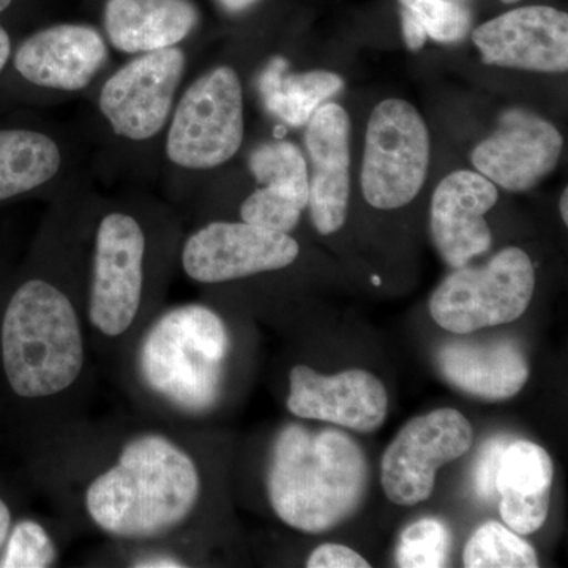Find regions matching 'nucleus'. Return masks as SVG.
I'll return each instance as SVG.
<instances>
[{
	"instance_id": "1",
	"label": "nucleus",
	"mask_w": 568,
	"mask_h": 568,
	"mask_svg": "<svg viewBox=\"0 0 568 568\" xmlns=\"http://www.w3.org/2000/svg\"><path fill=\"white\" fill-rule=\"evenodd\" d=\"M207 428L136 413L85 416L29 446L32 476L74 537L212 541L216 459Z\"/></svg>"
},
{
	"instance_id": "2",
	"label": "nucleus",
	"mask_w": 568,
	"mask_h": 568,
	"mask_svg": "<svg viewBox=\"0 0 568 568\" xmlns=\"http://www.w3.org/2000/svg\"><path fill=\"white\" fill-rule=\"evenodd\" d=\"M91 179L50 203L24 274L0 316V369L29 446L89 416L95 358L85 324Z\"/></svg>"
},
{
	"instance_id": "3",
	"label": "nucleus",
	"mask_w": 568,
	"mask_h": 568,
	"mask_svg": "<svg viewBox=\"0 0 568 568\" xmlns=\"http://www.w3.org/2000/svg\"><path fill=\"white\" fill-rule=\"evenodd\" d=\"M181 211L142 189L97 194L89 233L85 324L95 364L112 368L166 304L179 271Z\"/></svg>"
},
{
	"instance_id": "4",
	"label": "nucleus",
	"mask_w": 568,
	"mask_h": 568,
	"mask_svg": "<svg viewBox=\"0 0 568 568\" xmlns=\"http://www.w3.org/2000/svg\"><path fill=\"white\" fill-rule=\"evenodd\" d=\"M237 334L209 301L164 304L123 351L111 377L133 413L209 428L234 390Z\"/></svg>"
},
{
	"instance_id": "5",
	"label": "nucleus",
	"mask_w": 568,
	"mask_h": 568,
	"mask_svg": "<svg viewBox=\"0 0 568 568\" xmlns=\"http://www.w3.org/2000/svg\"><path fill=\"white\" fill-rule=\"evenodd\" d=\"M368 481L364 450L345 433L286 424L268 440L265 504L287 528L304 534L338 528L364 504Z\"/></svg>"
},
{
	"instance_id": "6",
	"label": "nucleus",
	"mask_w": 568,
	"mask_h": 568,
	"mask_svg": "<svg viewBox=\"0 0 568 568\" xmlns=\"http://www.w3.org/2000/svg\"><path fill=\"white\" fill-rule=\"evenodd\" d=\"M186 69L189 55L181 44L133 55L97 82L91 91L97 173L142 182L159 175L164 134Z\"/></svg>"
},
{
	"instance_id": "7",
	"label": "nucleus",
	"mask_w": 568,
	"mask_h": 568,
	"mask_svg": "<svg viewBox=\"0 0 568 568\" xmlns=\"http://www.w3.org/2000/svg\"><path fill=\"white\" fill-rule=\"evenodd\" d=\"M245 140L244 85L230 65L213 67L182 89L162 149L170 203L181 209L186 186L241 152Z\"/></svg>"
},
{
	"instance_id": "8",
	"label": "nucleus",
	"mask_w": 568,
	"mask_h": 568,
	"mask_svg": "<svg viewBox=\"0 0 568 568\" xmlns=\"http://www.w3.org/2000/svg\"><path fill=\"white\" fill-rule=\"evenodd\" d=\"M536 290L528 254L508 246L480 267H459L433 293L429 315L444 331L473 334L525 315Z\"/></svg>"
},
{
	"instance_id": "9",
	"label": "nucleus",
	"mask_w": 568,
	"mask_h": 568,
	"mask_svg": "<svg viewBox=\"0 0 568 568\" xmlns=\"http://www.w3.org/2000/svg\"><path fill=\"white\" fill-rule=\"evenodd\" d=\"M298 254L301 245L291 234L241 220H209L183 234L178 272L213 291L282 272Z\"/></svg>"
},
{
	"instance_id": "10",
	"label": "nucleus",
	"mask_w": 568,
	"mask_h": 568,
	"mask_svg": "<svg viewBox=\"0 0 568 568\" xmlns=\"http://www.w3.org/2000/svg\"><path fill=\"white\" fill-rule=\"evenodd\" d=\"M429 164V134L424 119L405 100L377 104L366 126L362 190L381 211L409 204L420 192Z\"/></svg>"
},
{
	"instance_id": "11",
	"label": "nucleus",
	"mask_w": 568,
	"mask_h": 568,
	"mask_svg": "<svg viewBox=\"0 0 568 568\" xmlns=\"http://www.w3.org/2000/svg\"><path fill=\"white\" fill-rule=\"evenodd\" d=\"M10 63L24 84L54 104L91 92L110 71L111 50L95 26L61 22L26 37Z\"/></svg>"
},
{
	"instance_id": "12",
	"label": "nucleus",
	"mask_w": 568,
	"mask_h": 568,
	"mask_svg": "<svg viewBox=\"0 0 568 568\" xmlns=\"http://www.w3.org/2000/svg\"><path fill=\"white\" fill-rule=\"evenodd\" d=\"M85 142L59 123L0 129V204L55 200L88 181Z\"/></svg>"
},
{
	"instance_id": "13",
	"label": "nucleus",
	"mask_w": 568,
	"mask_h": 568,
	"mask_svg": "<svg viewBox=\"0 0 568 568\" xmlns=\"http://www.w3.org/2000/svg\"><path fill=\"white\" fill-rule=\"evenodd\" d=\"M469 420L443 407L413 418L392 440L381 463V484L398 506H416L432 496L439 467L462 458L473 447Z\"/></svg>"
},
{
	"instance_id": "14",
	"label": "nucleus",
	"mask_w": 568,
	"mask_h": 568,
	"mask_svg": "<svg viewBox=\"0 0 568 568\" xmlns=\"http://www.w3.org/2000/svg\"><path fill=\"white\" fill-rule=\"evenodd\" d=\"M286 407L302 420L327 422L358 433H373L386 422V386L365 369L324 376L306 365L287 373Z\"/></svg>"
},
{
	"instance_id": "15",
	"label": "nucleus",
	"mask_w": 568,
	"mask_h": 568,
	"mask_svg": "<svg viewBox=\"0 0 568 568\" xmlns=\"http://www.w3.org/2000/svg\"><path fill=\"white\" fill-rule=\"evenodd\" d=\"M473 39L488 65L544 73L568 70V17L551 7L508 11L478 26Z\"/></svg>"
},
{
	"instance_id": "16",
	"label": "nucleus",
	"mask_w": 568,
	"mask_h": 568,
	"mask_svg": "<svg viewBox=\"0 0 568 568\" xmlns=\"http://www.w3.org/2000/svg\"><path fill=\"white\" fill-rule=\"evenodd\" d=\"M562 145L552 123L532 112L511 110L470 159L488 181L508 192H526L555 170Z\"/></svg>"
},
{
	"instance_id": "17",
	"label": "nucleus",
	"mask_w": 568,
	"mask_h": 568,
	"mask_svg": "<svg viewBox=\"0 0 568 568\" xmlns=\"http://www.w3.org/2000/svg\"><path fill=\"white\" fill-rule=\"evenodd\" d=\"M306 125L310 215L317 233L334 234L345 224L349 204V115L339 104L327 103L317 108Z\"/></svg>"
},
{
	"instance_id": "18",
	"label": "nucleus",
	"mask_w": 568,
	"mask_h": 568,
	"mask_svg": "<svg viewBox=\"0 0 568 568\" xmlns=\"http://www.w3.org/2000/svg\"><path fill=\"white\" fill-rule=\"evenodd\" d=\"M497 201L495 183L473 171H455L437 185L432 201L433 242L450 267L459 268L491 246L485 215Z\"/></svg>"
},
{
	"instance_id": "19",
	"label": "nucleus",
	"mask_w": 568,
	"mask_h": 568,
	"mask_svg": "<svg viewBox=\"0 0 568 568\" xmlns=\"http://www.w3.org/2000/svg\"><path fill=\"white\" fill-rule=\"evenodd\" d=\"M436 365L452 387L484 402L511 398L529 379L528 358L511 339L448 342L437 351Z\"/></svg>"
},
{
	"instance_id": "20",
	"label": "nucleus",
	"mask_w": 568,
	"mask_h": 568,
	"mask_svg": "<svg viewBox=\"0 0 568 568\" xmlns=\"http://www.w3.org/2000/svg\"><path fill=\"white\" fill-rule=\"evenodd\" d=\"M103 36L112 50L141 55L181 47L200 24L192 0H108Z\"/></svg>"
},
{
	"instance_id": "21",
	"label": "nucleus",
	"mask_w": 568,
	"mask_h": 568,
	"mask_svg": "<svg viewBox=\"0 0 568 568\" xmlns=\"http://www.w3.org/2000/svg\"><path fill=\"white\" fill-rule=\"evenodd\" d=\"M555 467L544 447L519 439L507 444L500 455L496 491L500 517L519 536L544 528L548 518Z\"/></svg>"
},
{
	"instance_id": "22",
	"label": "nucleus",
	"mask_w": 568,
	"mask_h": 568,
	"mask_svg": "<svg viewBox=\"0 0 568 568\" xmlns=\"http://www.w3.org/2000/svg\"><path fill=\"white\" fill-rule=\"evenodd\" d=\"M256 84L268 114L286 125L302 126L345 82L331 71H291L290 62L276 55L261 70Z\"/></svg>"
},
{
	"instance_id": "23",
	"label": "nucleus",
	"mask_w": 568,
	"mask_h": 568,
	"mask_svg": "<svg viewBox=\"0 0 568 568\" xmlns=\"http://www.w3.org/2000/svg\"><path fill=\"white\" fill-rule=\"evenodd\" d=\"M73 537L69 525L58 515L17 518L0 549V568L59 567L67 541Z\"/></svg>"
},
{
	"instance_id": "24",
	"label": "nucleus",
	"mask_w": 568,
	"mask_h": 568,
	"mask_svg": "<svg viewBox=\"0 0 568 568\" xmlns=\"http://www.w3.org/2000/svg\"><path fill=\"white\" fill-rule=\"evenodd\" d=\"M205 540H153L140 544L103 541L84 560L85 567L119 568H190L207 562L205 552L212 548Z\"/></svg>"
},
{
	"instance_id": "25",
	"label": "nucleus",
	"mask_w": 568,
	"mask_h": 568,
	"mask_svg": "<svg viewBox=\"0 0 568 568\" xmlns=\"http://www.w3.org/2000/svg\"><path fill=\"white\" fill-rule=\"evenodd\" d=\"M248 166L257 186H271L308 207L310 174L304 153L290 141H267L256 145Z\"/></svg>"
},
{
	"instance_id": "26",
	"label": "nucleus",
	"mask_w": 568,
	"mask_h": 568,
	"mask_svg": "<svg viewBox=\"0 0 568 568\" xmlns=\"http://www.w3.org/2000/svg\"><path fill=\"white\" fill-rule=\"evenodd\" d=\"M467 568H536V549L519 534L497 521L484 523L463 552Z\"/></svg>"
},
{
	"instance_id": "27",
	"label": "nucleus",
	"mask_w": 568,
	"mask_h": 568,
	"mask_svg": "<svg viewBox=\"0 0 568 568\" xmlns=\"http://www.w3.org/2000/svg\"><path fill=\"white\" fill-rule=\"evenodd\" d=\"M452 532L437 518H422L407 526L396 547V566L402 568L446 567L450 556Z\"/></svg>"
},
{
	"instance_id": "28",
	"label": "nucleus",
	"mask_w": 568,
	"mask_h": 568,
	"mask_svg": "<svg viewBox=\"0 0 568 568\" xmlns=\"http://www.w3.org/2000/svg\"><path fill=\"white\" fill-rule=\"evenodd\" d=\"M306 205L291 194L278 192L271 186H257L245 197L239 216L241 222L291 234L301 223Z\"/></svg>"
},
{
	"instance_id": "29",
	"label": "nucleus",
	"mask_w": 568,
	"mask_h": 568,
	"mask_svg": "<svg viewBox=\"0 0 568 568\" xmlns=\"http://www.w3.org/2000/svg\"><path fill=\"white\" fill-rule=\"evenodd\" d=\"M424 26L426 36L439 43L465 39L470 28V14L455 0H399Z\"/></svg>"
},
{
	"instance_id": "30",
	"label": "nucleus",
	"mask_w": 568,
	"mask_h": 568,
	"mask_svg": "<svg viewBox=\"0 0 568 568\" xmlns=\"http://www.w3.org/2000/svg\"><path fill=\"white\" fill-rule=\"evenodd\" d=\"M506 447V436L491 437L481 446L473 469L474 489H476V495L480 499L491 500L497 495V469H499L500 455H503Z\"/></svg>"
},
{
	"instance_id": "31",
	"label": "nucleus",
	"mask_w": 568,
	"mask_h": 568,
	"mask_svg": "<svg viewBox=\"0 0 568 568\" xmlns=\"http://www.w3.org/2000/svg\"><path fill=\"white\" fill-rule=\"evenodd\" d=\"M308 568H369L368 560L343 545L325 544L317 547L306 560Z\"/></svg>"
},
{
	"instance_id": "32",
	"label": "nucleus",
	"mask_w": 568,
	"mask_h": 568,
	"mask_svg": "<svg viewBox=\"0 0 568 568\" xmlns=\"http://www.w3.org/2000/svg\"><path fill=\"white\" fill-rule=\"evenodd\" d=\"M403 36L407 48L413 51L420 50L426 43V32L416 14L406 7H402Z\"/></svg>"
},
{
	"instance_id": "33",
	"label": "nucleus",
	"mask_w": 568,
	"mask_h": 568,
	"mask_svg": "<svg viewBox=\"0 0 568 568\" xmlns=\"http://www.w3.org/2000/svg\"><path fill=\"white\" fill-rule=\"evenodd\" d=\"M17 519L14 508L11 506L10 500L6 496L0 495V549L6 544V538L9 536L11 525Z\"/></svg>"
},
{
	"instance_id": "34",
	"label": "nucleus",
	"mask_w": 568,
	"mask_h": 568,
	"mask_svg": "<svg viewBox=\"0 0 568 568\" xmlns=\"http://www.w3.org/2000/svg\"><path fill=\"white\" fill-rule=\"evenodd\" d=\"M11 54H13V41L7 29L0 24V74L9 67Z\"/></svg>"
},
{
	"instance_id": "35",
	"label": "nucleus",
	"mask_w": 568,
	"mask_h": 568,
	"mask_svg": "<svg viewBox=\"0 0 568 568\" xmlns=\"http://www.w3.org/2000/svg\"><path fill=\"white\" fill-rule=\"evenodd\" d=\"M260 0H219L220 6L230 13H244L252 9Z\"/></svg>"
},
{
	"instance_id": "36",
	"label": "nucleus",
	"mask_w": 568,
	"mask_h": 568,
	"mask_svg": "<svg viewBox=\"0 0 568 568\" xmlns=\"http://www.w3.org/2000/svg\"><path fill=\"white\" fill-rule=\"evenodd\" d=\"M560 215H562L564 223H568V192L564 190L562 197H560Z\"/></svg>"
},
{
	"instance_id": "37",
	"label": "nucleus",
	"mask_w": 568,
	"mask_h": 568,
	"mask_svg": "<svg viewBox=\"0 0 568 568\" xmlns=\"http://www.w3.org/2000/svg\"><path fill=\"white\" fill-rule=\"evenodd\" d=\"M11 3H13V0H0V14H2L3 11L9 10Z\"/></svg>"
},
{
	"instance_id": "38",
	"label": "nucleus",
	"mask_w": 568,
	"mask_h": 568,
	"mask_svg": "<svg viewBox=\"0 0 568 568\" xmlns=\"http://www.w3.org/2000/svg\"><path fill=\"white\" fill-rule=\"evenodd\" d=\"M503 2H506V3H514V2H518V0H503Z\"/></svg>"
},
{
	"instance_id": "39",
	"label": "nucleus",
	"mask_w": 568,
	"mask_h": 568,
	"mask_svg": "<svg viewBox=\"0 0 568 568\" xmlns=\"http://www.w3.org/2000/svg\"><path fill=\"white\" fill-rule=\"evenodd\" d=\"M455 2H459V0H455Z\"/></svg>"
}]
</instances>
